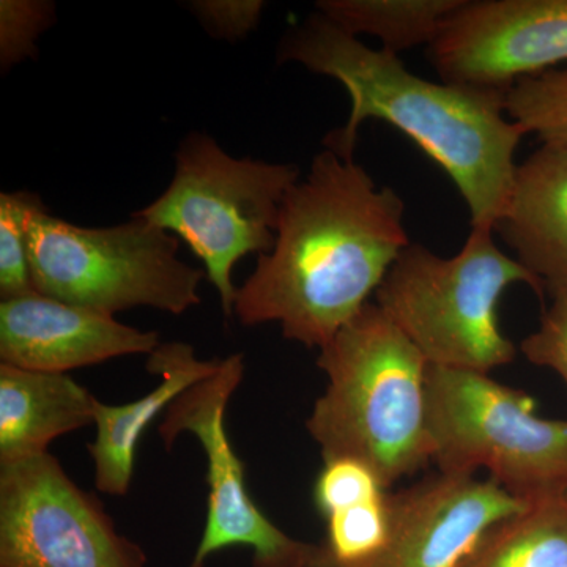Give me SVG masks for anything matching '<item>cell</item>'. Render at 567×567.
Masks as SVG:
<instances>
[{
  "instance_id": "obj_1",
  "label": "cell",
  "mask_w": 567,
  "mask_h": 567,
  "mask_svg": "<svg viewBox=\"0 0 567 567\" xmlns=\"http://www.w3.org/2000/svg\"><path fill=\"white\" fill-rule=\"evenodd\" d=\"M405 204L363 166L323 151L279 212L276 240L238 287L234 316L278 323L282 336L323 349L377 293L410 245Z\"/></svg>"
},
{
  "instance_id": "obj_2",
  "label": "cell",
  "mask_w": 567,
  "mask_h": 567,
  "mask_svg": "<svg viewBox=\"0 0 567 567\" xmlns=\"http://www.w3.org/2000/svg\"><path fill=\"white\" fill-rule=\"evenodd\" d=\"M279 61L297 62L344 85L352 110L328 151L353 159L364 122L390 123L447 174L464 197L472 229L494 230L505 208L525 136L506 112V93L434 82L406 70L399 55L372 50L320 13L287 32Z\"/></svg>"
},
{
  "instance_id": "obj_3",
  "label": "cell",
  "mask_w": 567,
  "mask_h": 567,
  "mask_svg": "<svg viewBox=\"0 0 567 567\" xmlns=\"http://www.w3.org/2000/svg\"><path fill=\"white\" fill-rule=\"evenodd\" d=\"M328 386L306 421L323 461L350 457L390 488L432 461L429 363L375 303L320 349Z\"/></svg>"
},
{
  "instance_id": "obj_4",
  "label": "cell",
  "mask_w": 567,
  "mask_h": 567,
  "mask_svg": "<svg viewBox=\"0 0 567 567\" xmlns=\"http://www.w3.org/2000/svg\"><path fill=\"white\" fill-rule=\"evenodd\" d=\"M544 286L496 246L494 230L472 229L453 257L410 244L375 293V305L420 350L429 365L488 372L513 363L516 346L499 327L511 286Z\"/></svg>"
},
{
  "instance_id": "obj_5",
  "label": "cell",
  "mask_w": 567,
  "mask_h": 567,
  "mask_svg": "<svg viewBox=\"0 0 567 567\" xmlns=\"http://www.w3.org/2000/svg\"><path fill=\"white\" fill-rule=\"evenodd\" d=\"M37 292L114 316L137 306L182 316L200 303L205 271L178 259V238L147 219L82 227L33 205L25 221Z\"/></svg>"
},
{
  "instance_id": "obj_6",
  "label": "cell",
  "mask_w": 567,
  "mask_h": 567,
  "mask_svg": "<svg viewBox=\"0 0 567 567\" xmlns=\"http://www.w3.org/2000/svg\"><path fill=\"white\" fill-rule=\"evenodd\" d=\"M298 181L293 164L234 158L208 134L192 133L178 148L166 192L133 215L189 246L219 295L224 316L234 317L235 265L274 249L281 205Z\"/></svg>"
},
{
  "instance_id": "obj_7",
  "label": "cell",
  "mask_w": 567,
  "mask_h": 567,
  "mask_svg": "<svg viewBox=\"0 0 567 567\" xmlns=\"http://www.w3.org/2000/svg\"><path fill=\"white\" fill-rule=\"evenodd\" d=\"M427 420L440 472L488 480L533 502L567 492V420L537 415L525 391L483 372L429 365Z\"/></svg>"
},
{
  "instance_id": "obj_8",
  "label": "cell",
  "mask_w": 567,
  "mask_h": 567,
  "mask_svg": "<svg viewBox=\"0 0 567 567\" xmlns=\"http://www.w3.org/2000/svg\"><path fill=\"white\" fill-rule=\"evenodd\" d=\"M245 377V358H224L218 371L178 395L167 406L158 432L167 451L192 434L207 456V522L189 567H204L216 551L251 547L254 567H323V546L305 543L276 527L252 502L244 462L230 445L227 405Z\"/></svg>"
},
{
  "instance_id": "obj_9",
  "label": "cell",
  "mask_w": 567,
  "mask_h": 567,
  "mask_svg": "<svg viewBox=\"0 0 567 567\" xmlns=\"http://www.w3.org/2000/svg\"><path fill=\"white\" fill-rule=\"evenodd\" d=\"M102 503L52 454L0 464V567H145Z\"/></svg>"
},
{
  "instance_id": "obj_10",
  "label": "cell",
  "mask_w": 567,
  "mask_h": 567,
  "mask_svg": "<svg viewBox=\"0 0 567 567\" xmlns=\"http://www.w3.org/2000/svg\"><path fill=\"white\" fill-rule=\"evenodd\" d=\"M429 55L442 81L506 93L567 62V0H464Z\"/></svg>"
},
{
  "instance_id": "obj_11",
  "label": "cell",
  "mask_w": 567,
  "mask_h": 567,
  "mask_svg": "<svg viewBox=\"0 0 567 567\" xmlns=\"http://www.w3.org/2000/svg\"><path fill=\"white\" fill-rule=\"evenodd\" d=\"M528 503L495 481L440 472L390 494L385 550L361 567H466L488 533Z\"/></svg>"
},
{
  "instance_id": "obj_12",
  "label": "cell",
  "mask_w": 567,
  "mask_h": 567,
  "mask_svg": "<svg viewBox=\"0 0 567 567\" xmlns=\"http://www.w3.org/2000/svg\"><path fill=\"white\" fill-rule=\"evenodd\" d=\"M162 344L142 331L39 292L0 303V360L31 371L66 374L126 354H151Z\"/></svg>"
},
{
  "instance_id": "obj_13",
  "label": "cell",
  "mask_w": 567,
  "mask_h": 567,
  "mask_svg": "<svg viewBox=\"0 0 567 567\" xmlns=\"http://www.w3.org/2000/svg\"><path fill=\"white\" fill-rule=\"evenodd\" d=\"M494 230L544 289L567 292V148L543 144L517 164Z\"/></svg>"
},
{
  "instance_id": "obj_14",
  "label": "cell",
  "mask_w": 567,
  "mask_h": 567,
  "mask_svg": "<svg viewBox=\"0 0 567 567\" xmlns=\"http://www.w3.org/2000/svg\"><path fill=\"white\" fill-rule=\"evenodd\" d=\"M221 360L205 361L186 342L159 344L148 354L147 371L162 383L140 401L123 405L96 402V436L89 445L95 486L107 495L123 496L132 487L137 443L148 424L188 388L215 374Z\"/></svg>"
},
{
  "instance_id": "obj_15",
  "label": "cell",
  "mask_w": 567,
  "mask_h": 567,
  "mask_svg": "<svg viewBox=\"0 0 567 567\" xmlns=\"http://www.w3.org/2000/svg\"><path fill=\"white\" fill-rule=\"evenodd\" d=\"M96 402L70 375L0 363V464L48 453L52 440L95 424Z\"/></svg>"
},
{
  "instance_id": "obj_16",
  "label": "cell",
  "mask_w": 567,
  "mask_h": 567,
  "mask_svg": "<svg viewBox=\"0 0 567 567\" xmlns=\"http://www.w3.org/2000/svg\"><path fill=\"white\" fill-rule=\"evenodd\" d=\"M464 0H322L317 13L358 39L371 35L382 50L399 52L431 47L443 22Z\"/></svg>"
},
{
  "instance_id": "obj_17",
  "label": "cell",
  "mask_w": 567,
  "mask_h": 567,
  "mask_svg": "<svg viewBox=\"0 0 567 567\" xmlns=\"http://www.w3.org/2000/svg\"><path fill=\"white\" fill-rule=\"evenodd\" d=\"M466 567H567V492L496 525Z\"/></svg>"
},
{
  "instance_id": "obj_18",
  "label": "cell",
  "mask_w": 567,
  "mask_h": 567,
  "mask_svg": "<svg viewBox=\"0 0 567 567\" xmlns=\"http://www.w3.org/2000/svg\"><path fill=\"white\" fill-rule=\"evenodd\" d=\"M323 567H361L385 550L390 537V494L324 518Z\"/></svg>"
},
{
  "instance_id": "obj_19",
  "label": "cell",
  "mask_w": 567,
  "mask_h": 567,
  "mask_svg": "<svg viewBox=\"0 0 567 567\" xmlns=\"http://www.w3.org/2000/svg\"><path fill=\"white\" fill-rule=\"evenodd\" d=\"M506 112L525 134L567 148V66L516 82L506 92Z\"/></svg>"
},
{
  "instance_id": "obj_20",
  "label": "cell",
  "mask_w": 567,
  "mask_h": 567,
  "mask_svg": "<svg viewBox=\"0 0 567 567\" xmlns=\"http://www.w3.org/2000/svg\"><path fill=\"white\" fill-rule=\"evenodd\" d=\"M40 197L31 193L0 194V298L35 293L28 254L25 221Z\"/></svg>"
},
{
  "instance_id": "obj_21",
  "label": "cell",
  "mask_w": 567,
  "mask_h": 567,
  "mask_svg": "<svg viewBox=\"0 0 567 567\" xmlns=\"http://www.w3.org/2000/svg\"><path fill=\"white\" fill-rule=\"evenodd\" d=\"M371 466L350 457L323 461L315 486L317 509L324 518L347 507L388 494Z\"/></svg>"
},
{
  "instance_id": "obj_22",
  "label": "cell",
  "mask_w": 567,
  "mask_h": 567,
  "mask_svg": "<svg viewBox=\"0 0 567 567\" xmlns=\"http://www.w3.org/2000/svg\"><path fill=\"white\" fill-rule=\"evenodd\" d=\"M55 20V7L41 0L0 2V65L9 70L37 54V40Z\"/></svg>"
},
{
  "instance_id": "obj_23",
  "label": "cell",
  "mask_w": 567,
  "mask_h": 567,
  "mask_svg": "<svg viewBox=\"0 0 567 567\" xmlns=\"http://www.w3.org/2000/svg\"><path fill=\"white\" fill-rule=\"evenodd\" d=\"M529 363L551 369L567 386V292L551 295L539 328L520 342Z\"/></svg>"
},
{
  "instance_id": "obj_24",
  "label": "cell",
  "mask_w": 567,
  "mask_h": 567,
  "mask_svg": "<svg viewBox=\"0 0 567 567\" xmlns=\"http://www.w3.org/2000/svg\"><path fill=\"white\" fill-rule=\"evenodd\" d=\"M189 10L216 39L240 40L257 28L265 3L260 0H197Z\"/></svg>"
}]
</instances>
